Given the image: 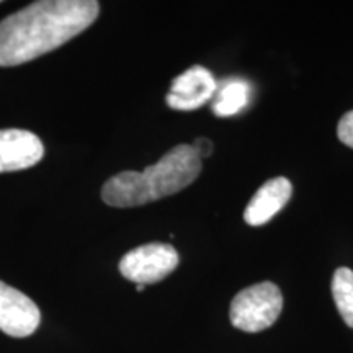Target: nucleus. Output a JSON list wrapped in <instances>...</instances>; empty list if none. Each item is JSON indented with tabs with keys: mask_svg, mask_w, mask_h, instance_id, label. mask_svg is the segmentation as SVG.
I'll list each match as a JSON object with an SVG mask.
<instances>
[{
	"mask_svg": "<svg viewBox=\"0 0 353 353\" xmlns=\"http://www.w3.org/2000/svg\"><path fill=\"white\" fill-rule=\"evenodd\" d=\"M95 0H41L0 21V68H12L57 50L97 20Z\"/></svg>",
	"mask_w": 353,
	"mask_h": 353,
	"instance_id": "obj_1",
	"label": "nucleus"
},
{
	"mask_svg": "<svg viewBox=\"0 0 353 353\" xmlns=\"http://www.w3.org/2000/svg\"><path fill=\"white\" fill-rule=\"evenodd\" d=\"M200 172L201 159L193 145H175L144 172L128 170L108 179L101 188V200L113 208H136L182 192Z\"/></svg>",
	"mask_w": 353,
	"mask_h": 353,
	"instance_id": "obj_2",
	"label": "nucleus"
},
{
	"mask_svg": "<svg viewBox=\"0 0 353 353\" xmlns=\"http://www.w3.org/2000/svg\"><path fill=\"white\" fill-rule=\"evenodd\" d=\"M283 309V294L272 281L252 285L239 291L231 303L229 317L236 329L254 334L276 322Z\"/></svg>",
	"mask_w": 353,
	"mask_h": 353,
	"instance_id": "obj_3",
	"label": "nucleus"
},
{
	"mask_svg": "<svg viewBox=\"0 0 353 353\" xmlns=\"http://www.w3.org/2000/svg\"><path fill=\"white\" fill-rule=\"evenodd\" d=\"M180 262L179 252L170 244L151 242L139 245L123 255L120 273L136 285H152L162 281Z\"/></svg>",
	"mask_w": 353,
	"mask_h": 353,
	"instance_id": "obj_4",
	"label": "nucleus"
},
{
	"mask_svg": "<svg viewBox=\"0 0 353 353\" xmlns=\"http://www.w3.org/2000/svg\"><path fill=\"white\" fill-rule=\"evenodd\" d=\"M41 324L37 303L13 286L0 281V330L10 337H30Z\"/></svg>",
	"mask_w": 353,
	"mask_h": 353,
	"instance_id": "obj_5",
	"label": "nucleus"
},
{
	"mask_svg": "<svg viewBox=\"0 0 353 353\" xmlns=\"http://www.w3.org/2000/svg\"><path fill=\"white\" fill-rule=\"evenodd\" d=\"M216 88L213 74L203 65H193L172 81L165 101L172 110L193 112L213 99Z\"/></svg>",
	"mask_w": 353,
	"mask_h": 353,
	"instance_id": "obj_6",
	"label": "nucleus"
},
{
	"mask_svg": "<svg viewBox=\"0 0 353 353\" xmlns=\"http://www.w3.org/2000/svg\"><path fill=\"white\" fill-rule=\"evenodd\" d=\"M43 156L44 145L34 132L17 128L0 130V174L30 169Z\"/></svg>",
	"mask_w": 353,
	"mask_h": 353,
	"instance_id": "obj_7",
	"label": "nucleus"
},
{
	"mask_svg": "<svg viewBox=\"0 0 353 353\" xmlns=\"http://www.w3.org/2000/svg\"><path fill=\"white\" fill-rule=\"evenodd\" d=\"M293 187L285 176H275L257 190L244 211V219L249 226L259 228L267 224L278 211L290 201Z\"/></svg>",
	"mask_w": 353,
	"mask_h": 353,
	"instance_id": "obj_8",
	"label": "nucleus"
},
{
	"mask_svg": "<svg viewBox=\"0 0 353 353\" xmlns=\"http://www.w3.org/2000/svg\"><path fill=\"white\" fill-rule=\"evenodd\" d=\"M250 101V83L242 79H228L216 88L213 97V113L226 118L241 113Z\"/></svg>",
	"mask_w": 353,
	"mask_h": 353,
	"instance_id": "obj_9",
	"label": "nucleus"
},
{
	"mask_svg": "<svg viewBox=\"0 0 353 353\" xmlns=\"http://www.w3.org/2000/svg\"><path fill=\"white\" fill-rule=\"evenodd\" d=\"M332 296L339 314L353 329V270L347 267L337 268L332 276Z\"/></svg>",
	"mask_w": 353,
	"mask_h": 353,
	"instance_id": "obj_10",
	"label": "nucleus"
},
{
	"mask_svg": "<svg viewBox=\"0 0 353 353\" xmlns=\"http://www.w3.org/2000/svg\"><path fill=\"white\" fill-rule=\"evenodd\" d=\"M337 136L343 144L353 148V110L341 118L337 126Z\"/></svg>",
	"mask_w": 353,
	"mask_h": 353,
	"instance_id": "obj_11",
	"label": "nucleus"
},
{
	"mask_svg": "<svg viewBox=\"0 0 353 353\" xmlns=\"http://www.w3.org/2000/svg\"><path fill=\"white\" fill-rule=\"evenodd\" d=\"M193 149H195L198 156L203 161L205 157H210L213 154V143L208 138H196L195 143L192 144Z\"/></svg>",
	"mask_w": 353,
	"mask_h": 353,
	"instance_id": "obj_12",
	"label": "nucleus"
},
{
	"mask_svg": "<svg viewBox=\"0 0 353 353\" xmlns=\"http://www.w3.org/2000/svg\"><path fill=\"white\" fill-rule=\"evenodd\" d=\"M136 290H138V291H143V290H144V285H136Z\"/></svg>",
	"mask_w": 353,
	"mask_h": 353,
	"instance_id": "obj_13",
	"label": "nucleus"
}]
</instances>
